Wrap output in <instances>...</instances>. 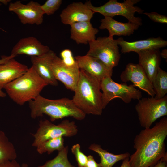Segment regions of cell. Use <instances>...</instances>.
<instances>
[{
  "instance_id": "obj_1",
  "label": "cell",
  "mask_w": 167,
  "mask_h": 167,
  "mask_svg": "<svg viewBox=\"0 0 167 167\" xmlns=\"http://www.w3.org/2000/svg\"><path fill=\"white\" fill-rule=\"evenodd\" d=\"M167 136V118L152 127L144 128L135 136V151L129 157L131 167H152L161 159L167 160L165 141Z\"/></svg>"
},
{
  "instance_id": "obj_2",
  "label": "cell",
  "mask_w": 167,
  "mask_h": 167,
  "mask_svg": "<svg viewBox=\"0 0 167 167\" xmlns=\"http://www.w3.org/2000/svg\"><path fill=\"white\" fill-rule=\"evenodd\" d=\"M101 81L81 69L72 99L76 106L86 115H101L102 93Z\"/></svg>"
},
{
  "instance_id": "obj_3",
  "label": "cell",
  "mask_w": 167,
  "mask_h": 167,
  "mask_svg": "<svg viewBox=\"0 0 167 167\" xmlns=\"http://www.w3.org/2000/svg\"><path fill=\"white\" fill-rule=\"evenodd\" d=\"M28 102L30 116L33 119L45 114L49 116L52 122L69 117L82 120L86 115L76 106L72 100L67 98L51 100L40 95Z\"/></svg>"
},
{
  "instance_id": "obj_4",
  "label": "cell",
  "mask_w": 167,
  "mask_h": 167,
  "mask_svg": "<svg viewBox=\"0 0 167 167\" xmlns=\"http://www.w3.org/2000/svg\"><path fill=\"white\" fill-rule=\"evenodd\" d=\"M48 85L32 66L24 74L6 85L3 88L11 100L22 106L35 99Z\"/></svg>"
},
{
  "instance_id": "obj_5",
  "label": "cell",
  "mask_w": 167,
  "mask_h": 167,
  "mask_svg": "<svg viewBox=\"0 0 167 167\" xmlns=\"http://www.w3.org/2000/svg\"><path fill=\"white\" fill-rule=\"evenodd\" d=\"M141 1L140 0H124L122 2H118L117 0H109L103 5L98 7L93 6L90 1L85 2L95 13H98L104 16L113 18L116 15L125 17L128 22L138 24H142V20L139 17L135 16V12L142 14L144 11L135 5Z\"/></svg>"
},
{
  "instance_id": "obj_6",
  "label": "cell",
  "mask_w": 167,
  "mask_h": 167,
  "mask_svg": "<svg viewBox=\"0 0 167 167\" xmlns=\"http://www.w3.org/2000/svg\"><path fill=\"white\" fill-rule=\"evenodd\" d=\"M101 87L102 91L103 109L110 101L115 98H120L128 104L132 100H139L142 98L141 92L135 88L133 84L116 83L111 77H106L101 81Z\"/></svg>"
},
{
  "instance_id": "obj_7",
  "label": "cell",
  "mask_w": 167,
  "mask_h": 167,
  "mask_svg": "<svg viewBox=\"0 0 167 167\" xmlns=\"http://www.w3.org/2000/svg\"><path fill=\"white\" fill-rule=\"evenodd\" d=\"M135 107L140 124L144 128L151 127L159 118L167 115V96L157 99L154 97L141 98Z\"/></svg>"
},
{
  "instance_id": "obj_8",
  "label": "cell",
  "mask_w": 167,
  "mask_h": 167,
  "mask_svg": "<svg viewBox=\"0 0 167 167\" xmlns=\"http://www.w3.org/2000/svg\"><path fill=\"white\" fill-rule=\"evenodd\" d=\"M78 132L77 127L73 121L66 119L55 125L48 120H41L36 131L32 134L34 138L32 146L37 147L48 140L59 137L73 136Z\"/></svg>"
},
{
  "instance_id": "obj_9",
  "label": "cell",
  "mask_w": 167,
  "mask_h": 167,
  "mask_svg": "<svg viewBox=\"0 0 167 167\" xmlns=\"http://www.w3.org/2000/svg\"><path fill=\"white\" fill-rule=\"evenodd\" d=\"M88 43L89 49L86 55L99 59L113 69L118 65L121 55L116 39L108 37H99Z\"/></svg>"
},
{
  "instance_id": "obj_10",
  "label": "cell",
  "mask_w": 167,
  "mask_h": 167,
  "mask_svg": "<svg viewBox=\"0 0 167 167\" xmlns=\"http://www.w3.org/2000/svg\"><path fill=\"white\" fill-rule=\"evenodd\" d=\"M41 5L33 1L26 4L22 3L20 1L10 3L8 10L15 13L23 24H41L43 20V12Z\"/></svg>"
},
{
  "instance_id": "obj_11",
  "label": "cell",
  "mask_w": 167,
  "mask_h": 167,
  "mask_svg": "<svg viewBox=\"0 0 167 167\" xmlns=\"http://www.w3.org/2000/svg\"><path fill=\"white\" fill-rule=\"evenodd\" d=\"M120 78L124 83L131 82L135 87L145 92L151 97L155 96V94L152 83L138 64L128 63L121 73Z\"/></svg>"
},
{
  "instance_id": "obj_12",
  "label": "cell",
  "mask_w": 167,
  "mask_h": 167,
  "mask_svg": "<svg viewBox=\"0 0 167 167\" xmlns=\"http://www.w3.org/2000/svg\"><path fill=\"white\" fill-rule=\"evenodd\" d=\"M51 67L56 79L62 82L67 89L74 92L79 77L80 69L78 65L67 66L56 55L52 61Z\"/></svg>"
},
{
  "instance_id": "obj_13",
  "label": "cell",
  "mask_w": 167,
  "mask_h": 167,
  "mask_svg": "<svg viewBox=\"0 0 167 167\" xmlns=\"http://www.w3.org/2000/svg\"><path fill=\"white\" fill-rule=\"evenodd\" d=\"M75 58L79 69L84 70L100 81L106 77L112 76L113 69L97 58L86 55L77 56Z\"/></svg>"
},
{
  "instance_id": "obj_14",
  "label": "cell",
  "mask_w": 167,
  "mask_h": 167,
  "mask_svg": "<svg viewBox=\"0 0 167 167\" xmlns=\"http://www.w3.org/2000/svg\"><path fill=\"white\" fill-rule=\"evenodd\" d=\"M94 13L86 2H74L63 9L60 16L63 24L70 25L76 22L90 21Z\"/></svg>"
},
{
  "instance_id": "obj_15",
  "label": "cell",
  "mask_w": 167,
  "mask_h": 167,
  "mask_svg": "<svg viewBox=\"0 0 167 167\" xmlns=\"http://www.w3.org/2000/svg\"><path fill=\"white\" fill-rule=\"evenodd\" d=\"M118 45L121 47V51L126 53L131 52L138 53L152 49H160L167 45V41L158 37H152L147 39L128 42L122 37L116 39Z\"/></svg>"
},
{
  "instance_id": "obj_16",
  "label": "cell",
  "mask_w": 167,
  "mask_h": 167,
  "mask_svg": "<svg viewBox=\"0 0 167 167\" xmlns=\"http://www.w3.org/2000/svg\"><path fill=\"white\" fill-rule=\"evenodd\" d=\"M56 53L50 49L47 53L39 56H31L32 66L39 76L48 84L53 86L58 85L51 67V63Z\"/></svg>"
},
{
  "instance_id": "obj_17",
  "label": "cell",
  "mask_w": 167,
  "mask_h": 167,
  "mask_svg": "<svg viewBox=\"0 0 167 167\" xmlns=\"http://www.w3.org/2000/svg\"><path fill=\"white\" fill-rule=\"evenodd\" d=\"M50 50L48 46L43 45L36 38L31 36L20 39L13 48L11 54L15 57L21 54L39 56Z\"/></svg>"
},
{
  "instance_id": "obj_18",
  "label": "cell",
  "mask_w": 167,
  "mask_h": 167,
  "mask_svg": "<svg viewBox=\"0 0 167 167\" xmlns=\"http://www.w3.org/2000/svg\"><path fill=\"white\" fill-rule=\"evenodd\" d=\"M138 64L142 68L152 83L160 67L161 57L159 49L139 52Z\"/></svg>"
},
{
  "instance_id": "obj_19",
  "label": "cell",
  "mask_w": 167,
  "mask_h": 167,
  "mask_svg": "<svg viewBox=\"0 0 167 167\" xmlns=\"http://www.w3.org/2000/svg\"><path fill=\"white\" fill-rule=\"evenodd\" d=\"M101 22L99 28L107 30L109 33L108 37L110 39H113L114 35L130 36L140 26L128 21L127 23L120 22L109 17H105L101 20Z\"/></svg>"
},
{
  "instance_id": "obj_20",
  "label": "cell",
  "mask_w": 167,
  "mask_h": 167,
  "mask_svg": "<svg viewBox=\"0 0 167 167\" xmlns=\"http://www.w3.org/2000/svg\"><path fill=\"white\" fill-rule=\"evenodd\" d=\"M27 66L19 63L14 58L0 65V88L24 74L28 70Z\"/></svg>"
},
{
  "instance_id": "obj_21",
  "label": "cell",
  "mask_w": 167,
  "mask_h": 167,
  "mask_svg": "<svg viewBox=\"0 0 167 167\" xmlns=\"http://www.w3.org/2000/svg\"><path fill=\"white\" fill-rule=\"evenodd\" d=\"M71 39L78 44H87L96 39L98 29L93 27L90 21L76 22L70 25Z\"/></svg>"
},
{
  "instance_id": "obj_22",
  "label": "cell",
  "mask_w": 167,
  "mask_h": 167,
  "mask_svg": "<svg viewBox=\"0 0 167 167\" xmlns=\"http://www.w3.org/2000/svg\"><path fill=\"white\" fill-rule=\"evenodd\" d=\"M88 149L97 153L100 158V163L102 167H112L118 161L129 157L130 155L129 152L119 154H114L103 149L98 144L93 143Z\"/></svg>"
},
{
  "instance_id": "obj_23",
  "label": "cell",
  "mask_w": 167,
  "mask_h": 167,
  "mask_svg": "<svg viewBox=\"0 0 167 167\" xmlns=\"http://www.w3.org/2000/svg\"><path fill=\"white\" fill-rule=\"evenodd\" d=\"M17 156L14 145L4 132L0 130V163L15 160Z\"/></svg>"
},
{
  "instance_id": "obj_24",
  "label": "cell",
  "mask_w": 167,
  "mask_h": 167,
  "mask_svg": "<svg viewBox=\"0 0 167 167\" xmlns=\"http://www.w3.org/2000/svg\"><path fill=\"white\" fill-rule=\"evenodd\" d=\"M155 92L154 98L157 99L163 98L167 93V72L159 68L152 82Z\"/></svg>"
},
{
  "instance_id": "obj_25",
  "label": "cell",
  "mask_w": 167,
  "mask_h": 167,
  "mask_svg": "<svg viewBox=\"0 0 167 167\" xmlns=\"http://www.w3.org/2000/svg\"><path fill=\"white\" fill-rule=\"evenodd\" d=\"M64 142L63 137L62 136L49 139L36 147L37 152L40 154L46 152L50 154L55 150L59 151L64 147Z\"/></svg>"
},
{
  "instance_id": "obj_26",
  "label": "cell",
  "mask_w": 167,
  "mask_h": 167,
  "mask_svg": "<svg viewBox=\"0 0 167 167\" xmlns=\"http://www.w3.org/2000/svg\"><path fill=\"white\" fill-rule=\"evenodd\" d=\"M68 146H65L62 150L58 151V154L55 157L38 167H75L68 160Z\"/></svg>"
},
{
  "instance_id": "obj_27",
  "label": "cell",
  "mask_w": 167,
  "mask_h": 167,
  "mask_svg": "<svg viewBox=\"0 0 167 167\" xmlns=\"http://www.w3.org/2000/svg\"><path fill=\"white\" fill-rule=\"evenodd\" d=\"M62 2V0H47L41 5V8L44 14L51 15L59 8Z\"/></svg>"
},
{
  "instance_id": "obj_28",
  "label": "cell",
  "mask_w": 167,
  "mask_h": 167,
  "mask_svg": "<svg viewBox=\"0 0 167 167\" xmlns=\"http://www.w3.org/2000/svg\"><path fill=\"white\" fill-rule=\"evenodd\" d=\"M71 150L75 157L78 167H84L87 161V156L81 150L80 144L77 143L74 145Z\"/></svg>"
},
{
  "instance_id": "obj_29",
  "label": "cell",
  "mask_w": 167,
  "mask_h": 167,
  "mask_svg": "<svg viewBox=\"0 0 167 167\" xmlns=\"http://www.w3.org/2000/svg\"><path fill=\"white\" fill-rule=\"evenodd\" d=\"M61 59L63 63L66 65L72 66L77 65L75 58H74L72 51L68 49L62 50L60 54Z\"/></svg>"
},
{
  "instance_id": "obj_30",
  "label": "cell",
  "mask_w": 167,
  "mask_h": 167,
  "mask_svg": "<svg viewBox=\"0 0 167 167\" xmlns=\"http://www.w3.org/2000/svg\"><path fill=\"white\" fill-rule=\"evenodd\" d=\"M143 14L154 22L162 24L167 23V17L166 16L156 12H145Z\"/></svg>"
},
{
  "instance_id": "obj_31",
  "label": "cell",
  "mask_w": 167,
  "mask_h": 167,
  "mask_svg": "<svg viewBox=\"0 0 167 167\" xmlns=\"http://www.w3.org/2000/svg\"><path fill=\"white\" fill-rule=\"evenodd\" d=\"M84 167H102L100 163H97L91 155L87 156V161Z\"/></svg>"
},
{
  "instance_id": "obj_32",
  "label": "cell",
  "mask_w": 167,
  "mask_h": 167,
  "mask_svg": "<svg viewBox=\"0 0 167 167\" xmlns=\"http://www.w3.org/2000/svg\"><path fill=\"white\" fill-rule=\"evenodd\" d=\"M0 167H21V165L14 160L0 163Z\"/></svg>"
},
{
  "instance_id": "obj_33",
  "label": "cell",
  "mask_w": 167,
  "mask_h": 167,
  "mask_svg": "<svg viewBox=\"0 0 167 167\" xmlns=\"http://www.w3.org/2000/svg\"><path fill=\"white\" fill-rule=\"evenodd\" d=\"M167 160L162 158L152 167H167Z\"/></svg>"
},
{
  "instance_id": "obj_34",
  "label": "cell",
  "mask_w": 167,
  "mask_h": 167,
  "mask_svg": "<svg viewBox=\"0 0 167 167\" xmlns=\"http://www.w3.org/2000/svg\"><path fill=\"white\" fill-rule=\"evenodd\" d=\"M15 57V56L11 54L8 56H2L1 58L0 59V65L6 62L10 59L14 58Z\"/></svg>"
},
{
  "instance_id": "obj_35",
  "label": "cell",
  "mask_w": 167,
  "mask_h": 167,
  "mask_svg": "<svg viewBox=\"0 0 167 167\" xmlns=\"http://www.w3.org/2000/svg\"><path fill=\"white\" fill-rule=\"evenodd\" d=\"M129 157L123 160L122 163L120 167H131L129 162Z\"/></svg>"
},
{
  "instance_id": "obj_36",
  "label": "cell",
  "mask_w": 167,
  "mask_h": 167,
  "mask_svg": "<svg viewBox=\"0 0 167 167\" xmlns=\"http://www.w3.org/2000/svg\"><path fill=\"white\" fill-rule=\"evenodd\" d=\"M161 57L162 58L167 59V50L166 49H165L162 50V51L160 52Z\"/></svg>"
},
{
  "instance_id": "obj_37",
  "label": "cell",
  "mask_w": 167,
  "mask_h": 167,
  "mask_svg": "<svg viewBox=\"0 0 167 167\" xmlns=\"http://www.w3.org/2000/svg\"><path fill=\"white\" fill-rule=\"evenodd\" d=\"M6 95V93L2 90V89L0 88V97H5Z\"/></svg>"
},
{
  "instance_id": "obj_38",
  "label": "cell",
  "mask_w": 167,
  "mask_h": 167,
  "mask_svg": "<svg viewBox=\"0 0 167 167\" xmlns=\"http://www.w3.org/2000/svg\"><path fill=\"white\" fill-rule=\"evenodd\" d=\"M11 1L10 0H0V3L1 4L2 3L5 5H7Z\"/></svg>"
},
{
  "instance_id": "obj_39",
  "label": "cell",
  "mask_w": 167,
  "mask_h": 167,
  "mask_svg": "<svg viewBox=\"0 0 167 167\" xmlns=\"http://www.w3.org/2000/svg\"><path fill=\"white\" fill-rule=\"evenodd\" d=\"M21 167H29V166L27 164L23 163L21 165Z\"/></svg>"
},
{
  "instance_id": "obj_40",
  "label": "cell",
  "mask_w": 167,
  "mask_h": 167,
  "mask_svg": "<svg viewBox=\"0 0 167 167\" xmlns=\"http://www.w3.org/2000/svg\"><path fill=\"white\" fill-rule=\"evenodd\" d=\"M2 5V4L0 3V6Z\"/></svg>"
}]
</instances>
